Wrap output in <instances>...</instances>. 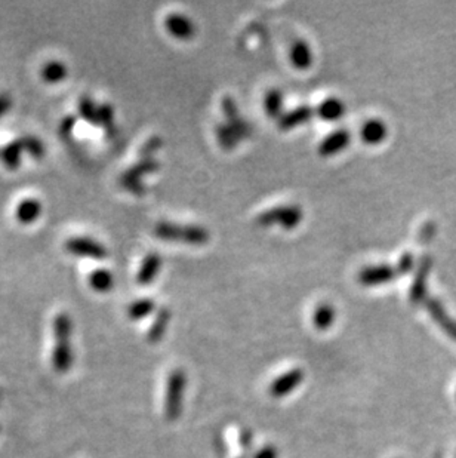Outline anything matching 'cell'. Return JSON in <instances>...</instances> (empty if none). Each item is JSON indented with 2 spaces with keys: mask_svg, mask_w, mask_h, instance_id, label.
<instances>
[{
  "mask_svg": "<svg viewBox=\"0 0 456 458\" xmlns=\"http://www.w3.org/2000/svg\"><path fill=\"white\" fill-rule=\"evenodd\" d=\"M155 234L166 242H182L190 245H205L209 241V231L198 226H178L173 222H159Z\"/></svg>",
  "mask_w": 456,
  "mask_h": 458,
  "instance_id": "1",
  "label": "cell"
},
{
  "mask_svg": "<svg viewBox=\"0 0 456 458\" xmlns=\"http://www.w3.org/2000/svg\"><path fill=\"white\" fill-rule=\"evenodd\" d=\"M187 386L185 372L177 369L171 372L166 383V395H165V415L169 421L178 420L182 411L184 393Z\"/></svg>",
  "mask_w": 456,
  "mask_h": 458,
  "instance_id": "2",
  "label": "cell"
},
{
  "mask_svg": "<svg viewBox=\"0 0 456 458\" xmlns=\"http://www.w3.org/2000/svg\"><path fill=\"white\" fill-rule=\"evenodd\" d=\"M302 218H304L302 209L297 205L277 206L268 209L265 213L256 217V224L261 227H272L278 222V224H282L283 229L292 230L299 224Z\"/></svg>",
  "mask_w": 456,
  "mask_h": 458,
  "instance_id": "3",
  "label": "cell"
},
{
  "mask_svg": "<svg viewBox=\"0 0 456 458\" xmlns=\"http://www.w3.org/2000/svg\"><path fill=\"white\" fill-rule=\"evenodd\" d=\"M431 267H432V258L430 255H424L420 258L411 291H409V298H411L412 304H419L420 301H424L427 296V277L428 273L431 272Z\"/></svg>",
  "mask_w": 456,
  "mask_h": 458,
  "instance_id": "4",
  "label": "cell"
},
{
  "mask_svg": "<svg viewBox=\"0 0 456 458\" xmlns=\"http://www.w3.org/2000/svg\"><path fill=\"white\" fill-rule=\"evenodd\" d=\"M65 250L73 255L89 257V258H95V260H102V258L107 257V250H105L101 243L89 238L68 239L65 242Z\"/></svg>",
  "mask_w": 456,
  "mask_h": 458,
  "instance_id": "5",
  "label": "cell"
},
{
  "mask_svg": "<svg viewBox=\"0 0 456 458\" xmlns=\"http://www.w3.org/2000/svg\"><path fill=\"white\" fill-rule=\"evenodd\" d=\"M399 276L397 268L384 264V266H370L361 270L359 273V282L365 287H377L381 284H387L394 277Z\"/></svg>",
  "mask_w": 456,
  "mask_h": 458,
  "instance_id": "6",
  "label": "cell"
},
{
  "mask_svg": "<svg viewBox=\"0 0 456 458\" xmlns=\"http://www.w3.org/2000/svg\"><path fill=\"white\" fill-rule=\"evenodd\" d=\"M52 368L58 374H67L73 365V350L70 339H55L52 350Z\"/></svg>",
  "mask_w": 456,
  "mask_h": 458,
  "instance_id": "7",
  "label": "cell"
},
{
  "mask_svg": "<svg viewBox=\"0 0 456 458\" xmlns=\"http://www.w3.org/2000/svg\"><path fill=\"white\" fill-rule=\"evenodd\" d=\"M222 112H224L228 125L233 128V131H235L240 138H246L251 135V126L249 123L240 117L239 110H237V105L235 102V100L226 97L222 100Z\"/></svg>",
  "mask_w": 456,
  "mask_h": 458,
  "instance_id": "8",
  "label": "cell"
},
{
  "mask_svg": "<svg viewBox=\"0 0 456 458\" xmlns=\"http://www.w3.org/2000/svg\"><path fill=\"white\" fill-rule=\"evenodd\" d=\"M304 381V372L301 369H292L283 375H280L277 380L270 386V393L273 397H283L294 392L297 387Z\"/></svg>",
  "mask_w": 456,
  "mask_h": 458,
  "instance_id": "9",
  "label": "cell"
},
{
  "mask_svg": "<svg viewBox=\"0 0 456 458\" xmlns=\"http://www.w3.org/2000/svg\"><path fill=\"white\" fill-rule=\"evenodd\" d=\"M425 305L428 313L431 314V318L436 321V323L441 328V330L450 338L456 339V322L446 313V310H444L443 304L436 298H428Z\"/></svg>",
  "mask_w": 456,
  "mask_h": 458,
  "instance_id": "10",
  "label": "cell"
},
{
  "mask_svg": "<svg viewBox=\"0 0 456 458\" xmlns=\"http://www.w3.org/2000/svg\"><path fill=\"white\" fill-rule=\"evenodd\" d=\"M165 27L173 38H177L180 40H189L196 33V29L190 18H187L185 15L181 14L168 15L165 20Z\"/></svg>",
  "mask_w": 456,
  "mask_h": 458,
  "instance_id": "11",
  "label": "cell"
},
{
  "mask_svg": "<svg viewBox=\"0 0 456 458\" xmlns=\"http://www.w3.org/2000/svg\"><path fill=\"white\" fill-rule=\"evenodd\" d=\"M349 138L352 137H349V132L345 131V129H338V131L327 135L319 147L320 156L329 158L336 155V153L344 150L349 144Z\"/></svg>",
  "mask_w": 456,
  "mask_h": 458,
  "instance_id": "12",
  "label": "cell"
},
{
  "mask_svg": "<svg viewBox=\"0 0 456 458\" xmlns=\"http://www.w3.org/2000/svg\"><path fill=\"white\" fill-rule=\"evenodd\" d=\"M160 267H162L160 255L148 254L144 258L141 267H139V272H138V276H136L138 284L141 287H147L148 284H151V282H153L155 277L157 276Z\"/></svg>",
  "mask_w": 456,
  "mask_h": 458,
  "instance_id": "13",
  "label": "cell"
},
{
  "mask_svg": "<svg viewBox=\"0 0 456 458\" xmlns=\"http://www.w3.org/2000/svg\"><path fill=\"white\" fill-rule=\"evenodd\" d=\"M385 137H387V125L379 119H370L361 128V139L366 144L377 146L382 143Z\"/></svg>",
  "mask_w": 456,
  "mask_h": 458,
  "instance_id": "14",
  "label": "cell"
},
{
  "mask_svg": "<svg viewBox=\"0 0 456 458\" xmlns=\"http://www.w3.org/2000/svg\"><path fill=\"white\" fill-rule=\"evenodd\" d=\"M313 116V110L308 107V105H301V107L292 110L289 113H286L285 116H282L278 119V126L280 129H292L295 126H299L302 123H307Z\"/></svg>",
  "mask_w": 456,
  "mask_h": 458,
  "instance_id": "15",
  "label": "cell"
},
{
  "mask_svg": "<svg viewBox=\"0 0 456 458\" xmlns=\"http://www.w3.org/2000/svg\"><path fill=\"white\" fill-rule=\"evenodd\" d=\"M171 318H172V313L169 312V309L162 307L159 310V313L156 314L155 322L151 323L150 330L147 333V339H148L150 343H157V342H160V339L163 338V335H165L166 330H168Z\"/></svg>",
  "mask_w": 456,
  "mask_h": 458,
  "instance_id": "16",
  "label": "cell"
},
{
  "mask_svg": "<svg viewBox=\"0 0 456 458\" xmlns=\"http://www.w3.org/2000/svg\"><path fill=\"white\" fill-rule=\"evenodd\" d=\"M42 205L36 199H24L15 211V217L21 224H30V222L36 221L40 217Z\"/></svg>",
  "mask_w": 456,
  "mask_h": 458,
  "instance_id": "17",
  "label": "cell"
},
{
  "mask_svg": "<svg viewBox=\"0 0 456 458\" xmlns=\"http://www.w3.org/2000/svg\"><path fill=\"white\" fill-rule=\"evenodd\" d=\"M22 150H24V147H22L21 139H15L13 143H9L8 146L0 148V160L3 162V165L8 169L15 171L19 168Z\"/></svg>",
  "mask_w": 456,
  "mask_h": 458,
  "instance_id": "18",
  "label": "cell"
},
{
  "mask_svg": "<svg viewBox=\"0 0 456 458\" xmlns=\"http://www.w3.org/2000/svg\"><path fill=\"white\" fill-rule=\"evenodd\" d=\"M344 113H345V105L341 100H338V98L324 100L317 109V114L322 117L323 121H327V122L339 121Z\"/></svg>",
  "mask_w": 456,
  "mask_h": 458,
  "instance_id": "19",
  "label": "cell"
},
{
  "mask_svg": "<svg viewBox=\"0 0 456 458\" xmlns=\"http://www.w3.org/2000/svg\"><path fill=\"white\" fill-rule=\"evenodd\" d=\"M290 60L297 68H308L313 63V55L310 46L304 40H297L292 45Z\"/></svg>",
  "mask_w": 456,
  "mask_h": 458,
  "instance_id": "20",
  "label": "cell"
},
{
  "mask_svg": "<svg viewBox=\"0 0 456 458\" xmlns=\"http://www.w3.org/2000/svg\"><path fill=\"white\" fill-rule=\"evenodd\" d=\"M333 321H335V310L331 304L323 303L319 305L317 309H315L314 316H313V322L317 330H320V331L327 330V328L333 323Z\"/></svg>",
  "mask_w": 456,
  "mask_h": 458,
  "instance_id": "21",
  "label": "cell"
},
{
  "mask_svg": "<svg viewBox=\"0 0 456 458\" xmlns=\"http://www.w3.org/2000/svg\"><path fill=\"white\" fill-rule=\"evenodd\" d=\"M113 275L105 268H97L93 270L89 276V284L91 287L98 291V292H107L113 288Z\"/></svg>",
  "mask_w": 456,
  "mask_h": 458,
  "instance_id": "22",
  "label": "cell"
},
{
  "mask_svg": "<svg viewBox=\"0 0 456 458\" xmlns=\"http://www.w3.org/2000/svg\"><path fill=\"white\" fill-rule=\"evenodd\" d=\"M98 116H100V125L104 128L105 135L109 138H114L118 134V128L114 125V110L110 104L104 102L98 107Z\"/></svg>",
  "mask_w": 456,
  "mask_h": 458,
  "instance_id": "23",
  "label": "cell"
},
{
  "mask_svg": "<svg viewBox=\"0 0 456 458\" xmlns=\"http://www.w3.org/2000/svg\"><path fill=\"white\" fill-rule=\"evenodd\" d=\"M155 309H156V304L153 300L143 298V300H138L129 305V309H127V314H129V318L132 321H141L153 313Z\"/></svg>",
  "mask_w": 456,
  "mask_h": 458,
  "instance_id": "24",
  "label": "cell"
},
{
  "mask_svg": "<svg viewBox=\"0 0 456 458\" xmlns=\"http://www.w3.org/2000/svg\"><path fill=\"white\" fill-rule=\"evenodd\" d=\"M79 113L84 119L91 125H100V116H98V105L95 104L89 96H84L79 101Z\"/></svg>",
  "mask_w": 456,
  "mask_h": 458,
  "instance_id": "25",
  "label": "cell"
},
{
  "mask_svg": "<svg viewBox=\"0 0 456 458\" xmlns=\"http://www.w3.org/2000/svg\"><path fill=\"white\" fill-rule=\"evenodd\" d=\"M159 168H160V163L156 159H153V158H150V159H139V162H136L135 165L131 167L125 174L129 175V177H132V178L141 180L143 175L156 172Z\"/></svg>",
  "mask_w": 456,
  "mask_h": 458,
  "instance_id": "26",
  "label": "cell"
},
{
  "mask_svg": "<svg viewBox=\"0 0 456 458\" xmlns=\"http://www.w3.org/2000/svg\"><path fill=\"white\" fill-rule=\"evenodd\" d=\"M73 331L72 318L67 313H58L54 319V337L55 339H70Z\"/></svg>",
  "mask_w": 456,
  "mask_h": 458,
  "instance_id": "27",
  "label": "cell"
},
{
  "mask_svg": "<svg viewBox=\"0 0 456 458\" xmlns=\"http://www.w3.org/2000/svg\"><path fill=\"white\" fill-rule=\"evenodd\" d=\"M264 109L270 117H278L280 114H282V109H283L282 92L277 89H272L270 92H268L264 100Z\"/></svg>",
  "mask_w": 456,
  "mask_h": 458,
  "instance_id": "28",
  "label": "cell"
},
{
  "mask_svg": "<svg viewBox=\"0 0 456 458\" xmlns=\"http://www.w3.org/2000/svg\"><path fill=\"white\" fill-rule=\"evenodd\" d=\"M67 76V67L60 61H51L46 64L42 70V77L48 84H56Z\"/></svg>",
  "mask_w": 456,
  "mask_h": 458,
  "instance_id": "29",
  "label": "cell"
},
{
  "mask_svg": "<svg viewBox=\"0 0 456 458\" xmlns=\"http://www.w3.org/2000/svg\"><path fill=\"white\" fill-rule=\"evenodd\" d=\"M217 137L219 139L221 146L227 150L236 147L237 141H239L237 134L233 131V128L228 123H222V125L217 126Z\"/></svg>",
  "mask_w": 456,
  "mask_h": 458,
  "instance_id": "30",
  "label": "cell"
},
{
  "mask_svg": "<svg viewBox=\"0 0 456 458\" xmlns=\"http://www.w3.org/2000/svg\"><path fill=\"white\" fill-rule=\"evenodd\" d=\"M21 143L24 150L29 151V155L34 159H42L45 156V146L42 141L33 135H24L21 137Z\"/></svg>",
  "mask_w": 456,
  "mask_h": 458,
  "instance_id": "31",
  "label": "cell"
},
{
  "mask_svg": "<svg viewBox=\"0 0 456 458\" xmlns=\"http://www.w3.org/2000/svg\"><path fill=\"white\" fill-rule=\"evenodd\" d=\"M119 184L123 187V189L131 192L135 196H144L147 193V187L144 185V183L141 180L132 178V177H129V175H126L125 172L120 175Z\"/></svg>",
  "mask_w": 456,
  "mask_h": 458,
  "instance_id": "32",
  "label": "cell"
},
{
  "mask_svg": "<svg viewBox=\"0 0 456 458\" xmlns=\"http://www.w3.org/2000/svg\"><path fill=\"white\" fill-rule=\"evenodd\" d=\"M163 146V141L160 137H151L150 139H147V143H144V146L139 148V159H150L153 158V155L156 151H159Z\"/></svg>",
  "mask_w": 456,
  "mask_h": 458,
  "instance_id": "33",
  "label": "cell"
},
{
  "mask_svg": "<svg viewBox=\"0 0 456 458\" xmlns=\"http://www.w3.org/2000/svg\"><path fill=\"white\" fill-rule=\"evenodd\" d=\"M436 233H437V226H436V222H434V221H428V222H425V224L423 226V229L419 230V234H418V242H420L423 245H427V243H430L432 239H434Z\"/></svg>",
  "mask_w": 456,
  "mask_h": 458,
  "instance_id": "34",
  "label": "cell"
},
{
  "mask_svg": "<svg viewBox=\"0 0 456 458\" xmlns=\"http://www.w3.org/2000/svg\"><path fill=\"white\" fill-rule=\"evenodd\" d=\"M395 268H397V273H399V276H403V275L411 272V270L414 268V255L411 252L403 254L399 264H397Z\"/></svg>",
  "mask_w": 456,
  "mask_h": 458,
  "instance_id": "35",
  "label": "cell"
},
{
  "mask_svg": "<svg viewBox=\"0 0 456 458\" xmlns=\"http://www.w3.org/2000/svg\"><path fill=\"white\" fill-rule=\"evenodd\" d=\"M76 117L74 116H67L65 119L61 122V126H60V135L61 138L64 139H68L70 137H72L73 131H74V126H76Z\"/></svg>",
  "mask_w": 456,
  "mask_h": 458,
  "instance_id": "36",
  "label": "cell"
},
{
  "mask_svg": "<svg viewBox=\"0 0 456 458\" xmlns=\"http://www.w3.org/2000/svg\"><path fill=\"white\" fill-rule=\"evenodd\" d=\"M277 457H278L277 450L274 448V446L268 445V446H265V448H262L261 451L256 452L253 458H277Z\"/></svg>",
  "mask_w": 456,
  "mask_h": 458,
  "instance_id": "37",
  "label": "cell"
},
{
  "mask_svg": "<svg viewBox=\"0 0 456 458\" xmlns=\"http://www.w3.org/2000/svg\"><path fill=\"white\" fill-rule=\"evenodd\" d=\"M239 442L240 445L243 446V448H251V445H252V433L249 430H242L240 432V438H239Z\"/></svg>",
  "mask_w": 456,
  "mask_h": 458,
  "instance_id": "38",
  "label": "cell"
},
{
  "mask_svg": "<svg viewBox=\"0 0 456 458\" xmlns=\"http://www.w3.org/2000/svg\"><path fill=\"white\" fill-rule=\"evenodd\" d=\"M10 107V97L8 93H0V116L5 114Z\"/></svg>",
  "mask_w": 456,
  "mask_h": 458,
  "instance_id": "39",
  "label": "cell"
}]
</instances>
